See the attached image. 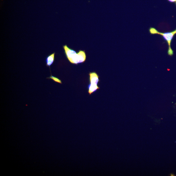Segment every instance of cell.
<instances>
[{
    "label": "cell",
    "mask_w": 176,
    "mask_h": 176,
    "mask_svg": "<svg viewBox=\"0 0 176 176\" xmlns=\"http://www.w3.org/2000/svg\"><path fill=\"white\" fill-rule=\"evenodd\" d=\"M90 84L98 85L99 81V76L95 72H91L89 74Z\"/></svg>",
    "instance_id": "cell-4"
},
{
    "label": "cell",
    "mask_w": 176,
    "mask_h": 176,
    "mask_svg": "<svg viewBox=\"0 0 176 176\" xmlns=\"http://www.w3.org/2000/svg\"><path fill=\"white\" fill-rule=\"evenodd\" d=\"M168 1L171 3H174L176 2V0H168Z\"/></svg>",
    "instance_id": "cell-8"
},
{
    "label": "cell",
    "mask_w": 176,
    "mask_h": 176,
    "mask_svg": "<svg viewBox=\"0 0 176 176\" xmlns=\"http://www.w3.org/2000/svg\"><path fill=\"white\" fill-rule=\"evenodd\" d=\"M86 59V54L85 51L80 50L75 55L70 62L72 64H78L84 63Z\"/></svg>",
    "instance_id": "cell-2"
},
{
    "label": "cell",
    "mask_w": 176,
    "mask_h": 176,
    "mask_svg": "<svg viewBox=\"0 0 176 176\" xmlns=\"http://www.w3.org/2000/svg\"><path fill=\"white\" fill-rule=\"evenodd\" d=\"M55 53L51 54L48 56L46 59V66L50 68L51 66L52 65L54 60Z\"/></svg>",
    "instance_id": "cell-5"
},
{
    "label": "cell",
    "mask_w": 176,
    "mask_h": 176,
    "mask_svg": "<svg viewBox=\"0 0 176 176\" xmlns=\"http://www.w3.org/2000/svg\"><path fill=\"white\" fill-rule=\"evenodd\" d=\"M65 53L68 60L70 62L75 55L77 54L76 52L71 49L69 48L66 45L63 46Z\"/></svg>",
    "instance_id": "cell-3"
},
{
    "label": "cell",
    "mask_w": 176,
    "mask_h": 176,
    "mask_svg": "<svg viewBox=\"0 0 176 176\" xmlns=\"http://www.w3.org/2000/svg\"><path fill=\"white\" fill-rule=\"evenodd\" d=\"M149 32L151 34H158L163 37L164 40L166 41L168 46V54L169 56H172L174 54V51L171 47V43L174 36L176 34V29L172 32L166 33L159 32L156 29L150 27L149 29Z\"/></svg>",
    "instance_id": "cell-1"
},
{
    "label": "cell",
    "mask_w": 176,
    "mask_h": 176,
    "mask_svg": "<svg viewBox=\"0 0 176 176\" xmlns=\"http://www.w3.org/2000/svg\"><path fill=\"white\" fill-rule=\"evenodd\" d=\"M99 89V88L97 85L90 84L88 86V93L90 95H91Z\"/></svg>",
    "instance_id": "cell-6"
},
{
    "label": "cell",
    "mask_w": 176,
    "mask_h": 176,
    "mask_svg": "<svg viewBox=\"0 0 176 176\" xmlns=\"http://www.w3.org/2000/svg\"><path fill=\"white\" fill-rule=\"evenodd\" d=\"M47 78L51 79H52V80H53L54 81L59 83H60L61 84L62 83V82L61 81V80H60V79H59L56 77L53 76L52 75H51L50 77H48Z\"/></svg>",
    "instance_id": "cell-7"
},
{
    "label": "cell",
    "mask_w": 176,
    "mask_h": 176,
    "mask_svg": "<svg viewBox=\"0 0 176 176\" xmlns=\"http://www.w3.org/2000/svg\"></svg>",
    "instance_id": "cell-9"
}]
</instances>
